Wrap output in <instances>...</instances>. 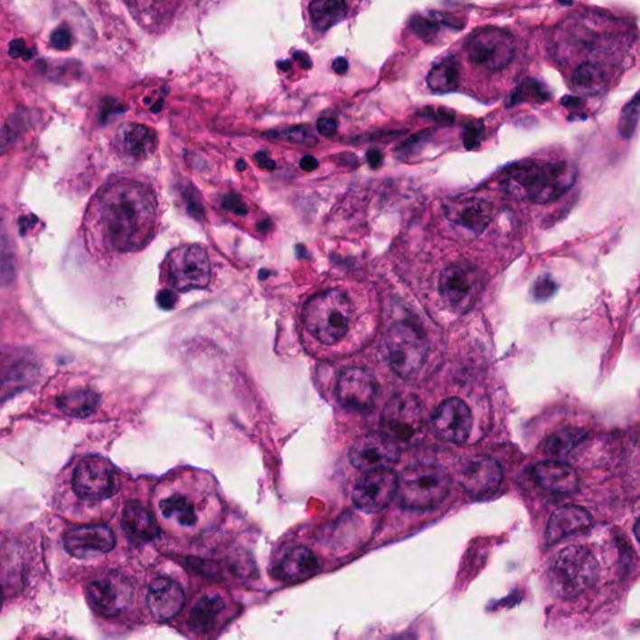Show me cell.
I'll return each mask as SVG.
<instances>
[{"label":"cell","instance_id":"27","mask_svg":"<svg viewBox=\"0 0 640 640\" xmlns=\"http://www.w3.org/2000/svg\"><path fill=\"white\" fill-rule=\"evenodd\" d=\"M225 608L224 598L219 593L209 592L199 598L189 613V626L194 632L205 633L214 628L218 616Z\"/></svg>","mask_w":640,"mask_h":640},{"label":"cell","instance_id":"26","mask_svg":"<svg viewBox=\"0 0 640 640\" xmlns=\"http://www.w3.org/2000/svg\"><path fill=\"white\" fill-rule=\"evenodd\" d=\"M123 527L130 537L149 541L158 537L160 528L148 509L138 502H129L123 512Z\"/></svg>","mask_w":640,"mask_h":640},{"label":"cell","instance_id":"5","mask_svg":"<svg viewBox=\"0 0 640 640\" xmlns=\"http://www.w3.org/2000/svg\"><path fill=\"white\" fill-rule=\"evenodd\" d=\"M448 473L437 466H416L404 470L398 479L401 504L410 509L436 507L448 495Z\"/></svg>","mask_w":640,"mask_h":640},{"label":"cell","instance_id":"35","mask_svg":"<svg viewBox=\"0 0 640 640\" xmlns=\"http://www.w3.org/2000/svg\"><path fill=\"white\" fill-rule=\"evenodd\" d=\"M583 437L584 433L579 429L561 430L548 439L547 452L551 456H563L570 452L583 439Z\"/></svg>","mask_w":640,"mask_h":640},{"label":"cell","instance_id":"44","mask_svg":"<svg viewBox=\"0 0 640 640\" xmlns=\"http://www.w3.org/2000/svg\"><path fill=\"white\" fill-rule=\"evenodd\" d=\"M283 136L296 143H305L308 139H315L305 127H296V128L287 130V132H284Z\"/></svg>","mask_w":640,"mask_h":640},{"label":"cell","instance_id":"37","mask_svg":"<svg viewBox=\"0 0 640 640\" xmlns=\"http://www.w3.org/2000/svg\"><path fill=\"white\" fill-rule=\"evenodd\" d=\"M483 136H485V124L482 120H472L465 127L463 132V143L466 150L478 148L482 143Z\"/></svg>","mask_w":640,"mask_h":640},{"label":"cell","instance_id":"15","mask_svg":"<svg viewBox=\"0 0 640 640\" xmlns=\"http://www.w3.org/2000/svg\"><path fill=\"white\" fill-rule=\"evenodd\" d=\"M64 547L71 557L89 560L112 551L116 547V537L107 525H80L65 533Z\"/></svg>","mask_w":640,"mask_h":640},{"label":"cell","instance_id":"21","mask_svg":"<svg viewBox=\"0 0 640 640\" xmlns=\"http://www.w3.org/2000/svg\"><path fill=\"white\" fill-rule=\"evenodd\" d=\"M118 150L130 158H148L156 148V134L142 124L127 123L119 127L116 136Z\"/></svg>","mask_w":640,"mask_h":640},{"label":"cell","instance_id":"1","mask_svg":"<svg viewBox=\"0 0 640 640\" xmlns=\"http://www.w3.org/2000/svg\"><path fill=\"white\" fill-rule=\"evenodd\" d=\"M97 212L100 233L114 250L142 249L155 234V194L140 183H113L100 193Z\"/></svg>","mask_w":640,"mask_h":640},{"label":"cell","instance_id":"51","mask_svg":"<svg viewBox=\"0 0 640 640\" xmlns=\"http://www.w3.org/2000/svg\"><path fill=\"white\" fill-rule=\"evenodd\" d=\"M246 165H244L243 160H240L238 162V168H240V171H243L244 168H246Z\"/></svg>","mask_w":640,"mask_h":640},{"label":"cell","instance_id":"11","mask_svg":"<svg viewBox=\"0 0 640 640\" xmlns=\"http://www.w3.org/2000/svg\"><path fill=\"white\" fill-rule=\"evenodd\" d=\"M87 598L94 612L112 618L132 602L133 587L128 579L113 571L91 580L87 586Z\"/></svg>","mask_w":640,"mask_h":640},{"label":"cell","instance_id":"18","mask_svg":"<svg viewBox=\"0 0 640 640\" xmlns=\"http://www.w3.org/2000/svg\"><path fill=\"white\" fill-rule=\"evenodd\" d=\"M501 465L489 456H475L463 466L459 483L470 495L479 496L495 492L502 485Z\"/></svg>","mask_w":640,"mask_h":640},{"label":"cell","instance_id":"14","mask_svg":"<svg viewBox=\"0 0 640 640\" xmlns=\"http://www.w3.org/2000/svg\"><path fill=\"white\" fill-rule=\"evenodd\" d=\"M443 213L454 227L476 237L491 224L493 207L485 199L468 195L444 202Z\"/></svg>","mask_w":640,"mask_h":640},{"label":"cell","instance_id":"29","mask_svg":"<svg viewBox=\"0 0 640 640\" xmlns=\"http://www.w3.org/2000/svg\"><path fill=\"white\" fill-rule=\"evenodd\" d=\"M427 84L436 93H450L458 89L460 84L458 59L452 55L440 59L428 73Z\"/></svg>","mask_w":640,"mask_h":640},{"label":"cell","instance_id":"28","mask_svg":"<svg viewBox=\"0 0 640 640\" xmlns=\"http://www.w3.org/2000/svg\"><path fill=\"white\" fill-rule=\"evenodd\" d=\"M100 398L96 391L90 390H71L65 391L58 398L57 407L65 416L86 419L93 416L99 408Z\"/></svg>","mask_w":640,"mask_h":640},{"label":"cell","instance_id":"46","mask_svg":"<svg viewBox=\"0 0 640 640\" xmlns=\"http://www.w3.org/2000/svg\"><path fill=\"white\" fill-rule=\"evenodd\" d=\"M254 160H256L259 168L267 169V171H272V169L276 168V162L270 158L269 153L266 152V150L258 152L257 155H254Z\"/></svg>","mask_w":640,"mask_h":640},{"label":"cell","instance_id":"45","mask_svg":"<svg viewBox=\"0 0 640 640\" xmlns=\"http://www.w3.org/2000/svg\"><path fill=\"white\" fill-rule=\"evenodd\" d=\"M316 128H318V132L322 134V136H333L336 132V122L334 119H331V118H322V119H319L318 123H316Z\"/></svg>","mask_w":640,"mask_h":640},{"label":"cell","instance_id":"36","mask_svg":"<svg viewBox=\"0 0 640 640\" xmlns=\"http://www.w3.org/2000/svg\"><path fill=\"white\" fill-rule=\"evenodd\" d=\"M639 120V97L635 98L625 108L619 117L618 130L620 136L625 139H630L635 136Z\"/></svg>","mask_w":640,"mask_h":640},{"label":"cell","instance_id":"32","mask_svg":"<svg viewBox=\"0 0 640 640\" xmlns=\"http://www.w3.org/2000/svg\"><path fill=\"white\" fill-rule=\"evenodd\" d=\"M309 14L313 24L318 31H326L341 22L347 14V5L344 2H315L309 6Z\"/></svg>","mask_w":640,"mask_h":640},{"label":"cell","instance_id":"25","mask_svg":"<svg viewBox=\"0 0 640 640\" xmlns=\"http://www.w3.org/2000/svg\"><path fill=\"white\" fill-rule=\"evenodd\" d=\"M159 511L163 518L175 522L181 527H194L198 522L197 505L181 488L169 491L159 502Z\"/></svg>","mask_w":640,"mask_h":640},{"label":"cell","instance_id":"50","mask_svg":"<svg viewBox=\"0 0 640 640\" xmlns=\"http://www.w3.org/2000/svg\"><path fill=\"white\" fill-rule=\"evenodd\" d=\"M333 71L336 74H344L348 71V61L345 58H336L334 63H333Z\"/></svg>","mask_w":640,"mask_h":640},{"label":"cell","instance_id":"47","mask_svg":"<svg viewBox=\"0 0 640 640\" xmlns=\"http://www.w3.org/2000/svg\"><path fill=\"white\" fill-rule=\"evenodd\" d=\"M175 302V294L171 292V290H163V292L158 294V303L163 308L171 309L174 306Z\"/></svg>","mask_w":640,"mask_h":640},{"label":"cell","instance_id":"31","mask_svg":"<svg viewBox=\"0 0 640 640\" xmlns=\"http://www.w3.org/2000/svg\"><path fill=\"white\" fill-rule=\"evenodd\" d=\"M606 86V74L593 63L580 64L571 77V87L583 96H597Z\"/></svg>","mask_w":640,"mask_h":640},{"label":"cell","instance_id":"30","mask_svg":"<svg viewBox=\"0 0 640 640\" xmlns=\"http://www.w3.org/2000/svg\"><path fill=\"white\" fill-rule=\"evenodd\" d=\"M458 19H453L450 15L443 14V13L430 12L427 15L416 14L409 19V27L411 32L416 33L418 37L423 39L424 42H432L439 34L440 29L443 27L460 29L459 24H456Z\"/></svg>","mask_w":640,"mask_h":640},{"label":"cell","instance_id":"9","mask_svg":"<svg viewBox=\"0 0 640 640\" xmlns=\"http://www.w3.org/2000/svg\"><path fill=\"white\" fill-rule=\"evenodd\" d=\"M75 494L86 501H104L119 489V475L109 460L100 456H88L74 470Z\"/></svg>","mask_w":640,"mask_h":640},{"label":"cell","instance_id":"19","mask_svg":"<svg viewBox=\"0 0 640 640\" xmlns=\"http://www.w3.org/2000/svg\"><path fill=\"white\" fill-rule=\"evenodd\" d=\"M148 607L158 622L174 618L185 603V593L181 584L169 577H158L150 583Z\"/></svg>","mask_w":640,"mask_h":640},{"label":"cell","instance_id":"4","mask_svg":"<svg viewBox=\"0 0 640 640\" xmlns=\"http://www.w3.org/2000/svg\"><path fill=\"white\" fill-rule=\"evenodd\" d=\"M599 564L592 551L573 545L558 555L551 568V588L561 598H576L596 584Z\"/></svg>","mask_w":640,"mask_h":640},{"label":"cell","instance_id":"39","mask_svg":"<svg viewBox=\"0 0 640 640\" xmlns=\"http://www.w3.org/2000/svg\"><path fill=\"white\" fill-rule=\"evenodd\" d=\"M419 116L423 118H428V119L433 120V122L440 124H453L456 120V113L448 108H434L427 107L422 109Z\"/></svg>","mask_w":640,"mask_h":640},{"label":"cell","instance_id":"49","mask_svg":"<svg viewBox=\"0 0 640 640\" xmlns=\"http://www.w3.org/2000/svg\"><path fill=\"white\" fill-rule=\"evenodd\" d=\"M318 160H316L315 156L312 155L303 156L302 160H300V168H302L303 171L306 172L315 171V169L318 168Z\"/></svg>","mask_w":640,"mask_h":640},{"label":"cell","instance_id":"41","mask_svg":"<svg viewBox=\"0 0 640 640\" xmlns=\"http://www.w3.org/2000/svg\"><path fill=\"white\" fill-rule=\"evenodd\" d=\"M15 276L14 260L11 254H2L0 256V282L11 283Z\"/></svg>","mask_w":640,"mask_h":640},{"label":"cell","instance_id":"8","mask_svg":"<svg viewBox=\"0 0 640 640\" xmlns=\"http://www.w3.org/2000/svg\"><path fill=\"white\" fill-rule=\"evenodd\" d=\"M465 51L472 63L485 70L501 71L512 63L517 51V43L507 31L485 28L470 35Z\"/></svg>","mask_w":640,"mask_h":640},{"label":"cell","instance_id":"23","mask_svg":"<svg viewBox=\"0 0 640 640\" xmlns=\"http://www.w3.org/2000/svg\"><path fill=\"white\" fill-rule=\"evenodd\" d=\"M475 292V279L469 270L459 264L444 268L439 277V293L450 306L466 305Z\"/></svg>","mask_w":640,"mask_h":640},{"label":"cell","instance_id":"24","mask_svg":"<svg viewBox=\"0 0 640 640\" xmlns=\"http://www.w3.org/2000/svg\"><path fill=\"white\" fill-rule=\"evenodd\" d=\"M318 568V560L308 548L296 547L284 554L273 574L278 579L299 582L315 574Z\"/></svg>","mask_w":640,"mask_h":640},{"label":"cell","instance_id":"16","mask_svg":"<svg viewBox=\"0 0 640 640\" xmlns=\"http://www.w3.org/2000/svg\"><path fill=\"white\" fill-rule=\"evenodd\" d=\"M377 384L368 372L351 368L343 372L338 381V398L348 409L367 413L374 406Z\"/></svg>","mask_w":640,"mask_h":640},{"label":"cell","instance_id":"17","mask_svg":"<svg viewBox=\"0 0 640 640\" xmlns=\"http://www.w3.org/2000/svg\"><path fill=\"white\" fill-rule=\"evenodd\" d=\"M473 418L468 406L458 398L447 400L437 408L433 416L434 429L447 442H466L472 430Z\"/></svg>","mask_w":640,"mask_h":640},{"label":"cell","instance_id":"20","mask_svg":"<svg viewBox=\"0 0 640 640\" xmlns=\"http://www.w3.org/2000/svg\"><path fill=\"white\" fill-rule=\"evenodd\" d=\"M593 523L592 515L578 505H564L551 514L547 527V541L558 543L569 535L586 531Z\"/></svg>","mask_w":640,"mask_h":640},{"label":"cell","instance_id":"10","mask_svg":"<svg viewBox=\"0 0 640 640\" xmlns=\"http://www.w3.org/2000/svg\"><path fill=\"white\" fill-rule=\"evenodd\" d=\"M171 282L175 289L189 292L203 289L211 280V262L207 251L201 246H182L168 257Z\"/></svg>","mask_w":640,"mask_h":640},{"label":"cell","instance_id":"7","mask_svg":"<svg viewBox=\"0 0 640 640\" xmlns=\"http://www.w3.org/2000/svg\"><path fill=\"white\" fill-rule=\"evenodd\" d=\"M385 351L391 369L400 377H411L422 368L428 354L426 338L416 326L398 323L385 338Z\"/></svg>","mask_w":640,"mask_h":640},{"label":"cell","instance_id":"42","mask_svg":"<svg viewBox=\"0 0 640 640\" xmlns=\"http://www.w3.org/2000/svg\"><path fill=\"white\" fill-rule=\"evenodd\" d=\"M223 207L235 215H246L248 213L246 203H244L243 199L237 194L225 195L223 199Z\"/></svg>","mask_w":640,"mask_h":640},{"label":"cell","instance_id":"6","mask_svg":"<svg viewBox=\"0 0 640 640\" xmlns=\"http://www.w3.org/2000/svg\"><path fill=\"white\" fill-rule=\"evenodd\" d=\"M423 408L410 394H398L388 401L381 418V433L400 449L419 440L423 434Z\"/></svg>","mask_w":640,"mask_h":640},{"label":"cell","instance_id":"12","mask_svg":"<svg viewBox=\"0 0 640 640\" xmlns=\"http://www.w3.org/2000/svg\"><path fill=\"white\" fill-rule=\"evenodd\" d=\"M398 491V476L391 469H379L365 473L353 491L355 507L365 513L383 511Z\"/></svg>","mask_w":640,"mask_h":640},{"label":"cell","instance_id":"33","mask_svg":"<svg viewBox=\"0 0 640 640\" xmlns=\"http://www.w3.org/2000/svg\"><path fill=\"white\" fill-rule=\"evenodd\" d=\"M550 98V91L541 81L535 80L533 78H525L508 98L507 107L512 108L522 103H544Z\"/></svg>","mask_w":640,"mask_h":640},{"label":"cell","instance_id":"40","mask_svg":"<svg viewBox=\"0 0 640 640\" xmlns=\"http://www.w3.org/2000/svg\"><path fill=\"white\" fill-rule=\"evenodd\" d=\"M71 33L70 29L61 27L55 29L51 34V45L57 51L65 52L71 47Z\"/></svg>","mask_w":640,"mask_h":640},{"label":"cell","instance_id":"3","mask_svg":"<svg viewBox=\"0 0 640 640\" xmlns=\"http://www.w3.org/2000/svg\"><path fill=\"white\" fill-rule=\"evenodd\" d=\"M351 303L341 290L332 289L315 294L305 308V325L316 341L335 344L347 334L351 323Z\"/></svg>","mask_w":640,"mask_h":640},{"label":"cell","instance_id":"13","mask_svg":"<svg viewBox=\"0 0 640 640\" xmlns=\"http://www.w3.org/2000/svg\"><path fill=\"white\" fill-rule=\"evenodd\" d=\"M400 449L383 433H371L359 438L353 444L349 459L355 468L363 472L391 469L400 459Z\"/></svg>","mask_w":640,"mask_h":640},{"label":"cell","instance_id":"34","mask_svg":"<svg viewBox=\"0 0 640 640\" xmlns=\"http://www.w3.org/2000/svg\"><path fill=\"white\" fill-rule=\"evenodd\" d=\"M29 118L24 113H16L12 118H9L5 126L0 129V155L8 152L9 148L16 139L19 138L22 132L28 129Z\"/></svg>","mask_w":640,"mask_h":640},{"label":"cell","instance_id":"48","mask_svg":"<svg viewBox=\"0 0 640 640\" xmlns=\"http://www.w3.org/2000/svg\"><path fill=\"white\" fill-rule=\"evenodd\" d=\"M367 158L369 165L373 169L381 168L383 165V155H381V150L372 149L367 153Z\"/></svg>","mask_w":640,"mask_h":640},{"label":"cell","instance_id":"38","mask_svg":"<svg viewBox=\"0 0 640 640\" xmlns=\"http://www.w3.org/2000/svg\"><path fill=\"white\" fill-rule=\"evenodd\" d=\"M555 292H557V284L550 276L539 277L532 289L534 298L541 302L551 298Z\"/></svg>","mask_w":640,"mask_h":640},{"label":"cell","instance_id":"2","mask_svg":"<svg viewBox=\"0 0 640 640\" xmlns=\"http://www.w3.org/2000/svg\"><path fill=\"white\" fill-rule=\"evenodd\" d=\"M577 176L576 166L567 160H522L505 171L502 187L512 197L545 204L569 192Z\"/></svg>","mask_w":640,"mask_h":640},{"label":"cell","instance_id":"43","mask_svg":"<svg viewBox=\"0 0 640 640\" xmlns=\"http://www.w3.org/2000/svg\"><path fill=\"white\" fill-rule=\"evenodd\" d=\"M9 55L14 59L22 58L25 59V61H29V59H32L33 55H34V52H32V49L27 47L24 39H14V41H12L11 44H9Z\"/></svg>","mask_w":640,"mask_h":640},{"label":"cell","instance_id":"22","mask_svg":"<svg viewBox=\"0 0 640 640\" xmlns=\"http://www.w3.org/2000/svg\"><path fill=\"white\" fill-rule=\"evenodd\" d=\"M533 476L541 488L555 494H570L579 483L576 470L557 460L539 463L534 466Z\"/></svg>","mask_w":640,"mask_h":640},{"label":"cell","instance_id":"52","mask_svg":"<svg viewBox=\"0 0 640 640\" xmlns=\"http://www.w3.org/2000/svg\"><path fill=\"white\" fill-rule=\"evenodd\" d=\"M2 604H3V592H2V587H0V609H2Z\"/></svg>","mask_w":640,"mask_h":640}]
</instances>
